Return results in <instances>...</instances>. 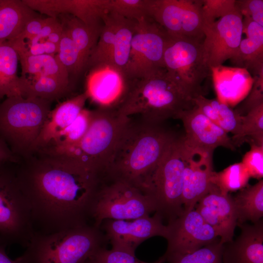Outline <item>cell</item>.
I'll list each match as a JSON object with an SVG mask.
<instances>
[{
	"mask_svg": "<svg viewBox=\"0 0 263 263\" xmlns=\"http://www.w3.org/2000/svg\"><path fill=\"white\" fill-rule=\"evenodd\" d=\"M203 41L169 37L164 54L168 73L195 97L203 95L201 84L210 75L203 57Z\"/></svg>",
	"mask_w": 263,
	"mask_h": 263,
	"instance_id": "obj_11",
	"label": "cell"
},
{
	"mask_svg": "<svg viewBox=\"0 0 263 263\" xmlns=\"http://www.w3.org/2000/svg\"><path fill=\"white\" fill-rule=\"evenodd\" d=\"M194 97L165 69L132 80L117 113L126 117L139 115L148 121L163 123L169 118L177 119L181 112L192 108Z\"/></svg>",
	"mask_w": 263,
	"mask_h": 263,
	"instance_id": "obj_3",
	"label": "cell"
},
{
	"mask_svg": "<svg viewBox=\"0 0 263 263\" xmlns=\"http://www.w3.org/2000/svg\"><path fill=\"white\" fill-rule=\"evenodd\" d=\"M185 0H150L149 18L170 38L183 37L182 25Z\"/></svg>",
	"mask_w": 263,
	"mask_h": 263,
	"instance_id": "obj_24",
	"label": "cell"
},
{
	"mask_svg": "<svg viewBox=\"0 0 263 263\" xmlns=\"http://www.w3.org/2000/svg\"><path fill=\"white\" fill-rule=\"evenodd\" d=\"M249 144L250 149L244 154L242 162L250 177L260 180L263 177V146Z\"/></svg>",
	"mask_w": 263,
	"mask_h": 263,
	"instance_id": "obj_43",
	"label": "cell"
},
{
	"mask_svg": "<svg viewBox=\"0 0 263 263\" xmlns=\"http://www.w3.org/2000/svg\"><path fill=\"white\" fill-rule=\"evenodd\" d=\"M250 178L242 162L230 165L219 172L213 171L210 181L221 192L228 194L247 186Z\"/></svg>",
	"mask_w": 263,
	"mask_h": 263,
	"instance_id": "obj_34",
	"label": "cell"
},
{
	"mask_svg": "<svg viewBox=\"0 0 263 263\" xmlns=\"http://www.w3.org/2000/svg\"><path fill=\"white\" fill-rule=\"evenodd\" d=\"M238 218L237 224L250 221L255 224L263 216V180L246 186L232 197Z\"/></svg>",
	"mask_w": 263,
	"mask_h": 263,
	"instance_id": "obj_29",
	"label": "cell"
},
{
	"mask_svg": "<svg viewBox=\"0 0 263 263\" xmlns=\"http://www.w3.org/2000/svg\"><path fill=\"white\" fill-rule=\"evenodd\" d=\"M136 22L117 15L115 39L106 63L124 71L129 57Z\"/></svg>",
	"mask_w": 263,
	"mask_h": 263,
	"instance_id": "obj_31",
	"label": "cell"
},
{
	"mask_svg": "<svg viewBox=\"0 0 263 263\" xmlns=\"http://www.w3.org/2000/svg\"><path fill=\"white\" fill-rule=\"evenodd\" d=\"M34 233L30 206L17 177L16 162H0V245L25 248Z\"/></svg>",
	"mask_w": 263,
	"mask_h": 263,
	"instance_id": "obj_8",
	"label": "cell"
},
{
	"mask_svg": "<svg viewBox=\"0 0 263 263\" xmlns=\"http://www.w3.org/2000/svg\"><path fill=\"white\" fill-rule=\"evenodd\" d=\"M63 32V25H61L54 32L51 33L47 38V40L53 43L58 46L59 42L61 40Z\"/></svg>",
	"mask_w": 263,
	"mask_h": 263,
	"instance_id": "obj_49",
	"label": "cell"
},
{
	"mask_svg": "<svg viewBox=\"0 0 263 263\" xmlns=\"http://www.w3.org/2000/svg\"><path fill=\"white\" fill-rule=\"evenodd\" d=\"M9 161L17 162L18 159L12 152L6 143L0 139V163Z\"/></svg>",
	"mask_w": 263,
	"mask_h": 263,
	"instance_id": "obj_48",
	"label": "cell"
},
{
	"mask_svg": "<svg viewBox=\"0 0 263 263\" xmlns=\"http://www.w3.org/2000/svg\"><path fill=\"white\" fill-rule=\"evenodd\" d=\"M19 61L16 50L6 41L0 43V100L4 96L20 95L17 75Z\"/></svg>",
	"mask_w": 263,
	"mask_h": 263,
	"instance_id": "obj_30",
	"label": "cell"
},
{
	"mask_svg": "<svg viewBox=\"0 0 263 263\" xmlns=\"http://www.w3.org/2000/svg\"><path fill=\"white\" fill-rule=\"evenodd\" d=\"M185 146L183 137L172 142L146 181L143 191L153 200L155 213L168 223L181 216Z\"/></svg>",
	"mask_w": 263,
	"mask_h": 263,
	"instance_id": "obj_7",
	"label": "cell"
},
{
	"mask_svg": "<svg viewBox=\"0 0 263 263\" xmlns=\"http://www.w3.org/2000/svg\"><path fill=\"white\" fill-rule=\"evenodd\" d=\"M230 60L237 67L249 70L254 76L258 75L263 72V41L247 38L242 39Z\"/></svg>",
	"mask_w": 263,
	"mask_h": 263,
	"instance_id": "obj_36",
	"label": "cell"
},
{
	"mask_svg": "<svg viewBox=\"0 0 263 263\" xmlns=\"http://www.w3.org/2000/svg\"><path fill=\"white\" fill-rule=\"evenodd\" d=\"M21 67V75L28 78L51 76L70 82V75L56 55L32 56L16 51Z\"/></svg>",
	"mask_w": 263,
	"mask_h": 263,
	"instance_id": "obj_25",
	"label": "cell"
},
{
	"mask_svg": "<svg viewBox=\"0 0 263 263\" xmlns=\"http://www.w3.org/2000/svg\"><path fill=\"white\" fill-rule=\"evenodd\" d=\"M62 24V35L56 56L66 69L69 75H77L85 70V67L69 31Z\"/></svg>",
	"mask_w": 263,
	"mask_h": 263,
	"instance_id": "obj_38",
	"label": "cell"
},
{
	"mask_svg": "<svg viewBox=\"0 0 263 263\" xmlns=\"http://www.w3.org/2000/svg\"><path fill=\"white\" fill-rule=\"evenodd\" d=\"M231 139L235 147L245 141L263 146V104L241 115L239 133Z\"/></svg>",
	"mask_w": 263,
	"mask_h": 263,
	"instance_id": "obj_35",
	"label": "cell"
},
{
	"mask_svg": "<svg viewBox=\"0 0 263 263\" xmlns=\"http://www.w3.org/2000/svg\"><path fill=\"white\" fill-rule=\"evenodd\" d=\"M150 0H109L108 12L138 21L149 18Z\"/></svg>",
	"mask_w": 263,
	"mask_h": 263,
	"instance_id": "obj_40",
	"label": "cell"
},
{
	"mask_svg": "<svg viewBox=\"0 0 263 263\" xmlns=\"http://www.w3.org/2000/svg\"><path fill=\"white\" fill-rule=\"evenodd\" d=\"M201 15L203 25L211 23L236 9L235 0H202Z\"/></svg>",
	"mask_w": 263,
	"mask_h": 263,
	"instance_id": "obj_41",
	"label": "cell"
},
{
	"mask_svg": "<svg viewBox=\"0 0 263 263\" xmlns=\"http://www.w3.org/2000/svg\"><path fill=\"white\" fill-rule=\"evenodd\" d=\"M185 146L182 199L185 212L192 210L209 190L213 172L210 152Z\"/></svg>",
	"mask_w": 263,
	"mask_h": 263,
	"instance_id": "obj_16",
	"label": "cell"
},
{
	"mask_svg": "<svg viewBox=\"0 0 263 263\" xmlns=\"http://www.w3.org/2000/svg\"><path fill=\"white\" fill-rule=\"evenodd\" d=\"M29 8L48 17L71 15L86 25L101 27L109 0H22Z\"/></svg>",
	"mask_w": 263,
	"mask_h": 263,
	"instance_id": "obj_19",
	"label": "cell"
},
{
	"mask_svg": "<svg viewBox=\"0 0 263 263\" xmlns=\"http://www.w3.org/2000/svg\"><path fill=\"white\" fill-rule=\"evenodd\" d=\"M235 7L243 17L250 18L263 26V0H236Z\"/></svg>",
	"mask_w": 263,
	"mask_h": 263,
	"instance_id": "obj_45",
	"label": "cell"
},
{
	"mask_svg": "<svg viewBox=\"0 0 263 263\" xmlns=\"http://www.w3.org/2000/svg\"><path fill=\"white\" fill-rule=\"evenodd\" d=\"M0 263H20L17 258L13 260L5 252V247L0 245Z\"/></svg>",
	"mask_w": 263,
	"mask_h": 263,
	"instance_id": "obj_51",
	"label": "cell"
},
{
	"mask_svg": "<svg viewBox=\"0 0 263 263\" xmlns=\"http://www.w3.org/2000/svg\"><path fill=\"white\" fill-rule=\"evenodd\" d=\"M168 246L164 256L193 252L220 238L194 208L168 223Z\"/></svg>",
	"mask_w": 263,
	"mask_h": 263,
	"instance_id": "obj_15",
	"label": "cell"
},
{
	"mask_svg": "<svg viewBox=\"0 0 263 263\" xmlns=\"http://www.w3.org/2000/svg\"><path fill=\"white\" fill-rule=\"evenodd\" d=\"M183 123L185 131V143L192 148L213 152L219 147L235 150L228 133L207 118L195 105L181 112L177 118Z\"/></svg>",
	"mask_w": 263,
	"mask_h": 263,
	"instance_id": "obj_17",
	"label": "cell"
},
{
	"mask_svg": "<svg viewBox=\"0 0 263 263\" xmlns=\"http://www.w3.org/2000/svg\"><path fill=\"white\" fill-rule=\"evenodd\" d=\"M96 263H165L163 256L153 263H147L137 259L135 254L111 248L102 247L91 257Z\"/></svg>",
	"mask_w": 263,
	"mask_h": 263,
	"instance_id": "obj_42",
	"label": "cell"
},
{
	"mask_svg": "<svg viewBox=\"0 0 263 263\" xmlns=\"http://www.w3.org/2000/svg\"><path fill=\"white\" fill-rule=\"evenodd\" d=\"M242 32L245 34L247 38L263 41V26L250 18L244 17L243 19Z\"/></svg>",
	"mask_w": 263,
	"mask_h": 263,
	"instance_id": "obj_47",
	"label": "cell"
},
{
	"mask_svg": "<svg viewBox=\"0 0 263 263\" xmlns=\"http://www.w3.org/2000/svg\"><path fill=\"white\" fill-rule=\"evenodd\" d=\"M194 209L210 225L224 244L232 241L238 218L233 198L214 185L197 203Z\"/></svg>",
	"mask_w": 263,
	"mask_h": 263,
	"instance_id": "obj_18",
	"label": "cell"
},
{
	"mask_svg": "<svg viewBox=\"0 0 263 263\" xmlns=\"http://www.w3.org/2000/svg\"><path fill=\"white\" fill-rule=\"evenodd\" d=\"M194 104L212 122L226 133L236 136L240 132L241 115L218 99L200 94L193 98Z\"/></svg>",
	"mask_w": 263,
	"mask_h": 263,
	"instance_id": "obj_26",
	"label": "cell"
},
{
	"mask_svg": "<svg viewBox=\"0 0 263 263\" xmlns=\"http://www.w3.org/2000/svg\"><path fill=\"white\" fill-rule=\"evenodd\" d=\"M43 46L45 54L52 56L56 55L58 51V46L46 39L44 42Z\"/></svg>",
	"mask_w": 263,
	"mask_h": 263,
	"instance_id": "obj_50",
	"label": "cell"
},
{
	"mask_svg": "<svg viewBox=\"0 0 263 263\" xmlns=\"http://www.w3.org/2000/svg\"><path fill=\"white\" fill-rule=\"evenodd\" d=\"M250 93L243 103L235 111L244 115L250 110L263 104V72L254 77Z\"/></svg>",
	"mask_w": 263,
	"mask_h": 263,
	"instance_id": "obj_44",
	"label": "cell"
},
{
	"mask_svg": "<svg viewBox=\"0 0 263 263\" xmlns=\"http://www.w3.org/2000/svg\"><path fill=\"white\" fill-rule=\"evenodd\" d=\"M69 89L70 82L54 77L19 76L20 94L25 97H38L52 102L64 96Z\"/></svg>",
	"mask_w": 263,
	"mask_h": 263,
	"instance_id": "obj_28",
	"label": "cell"
},
{
	"mask_svg": "<svg viewBox=\"0 0 263 263\" xmlns=\"http://www.w3.org/2000/svg\"><path fill=\"white\" fill-rule=\"evenodd\" d=\"M46 18H44L39 14L30 20L26 24L20 34L12 40L23 42L37 36L40 32L46 21Z\"/></svg>",
	"mask_w": 263,
	"mask_h": 263,
	"instance_id": "obj_46",
	"label": "cell"
},
{
	"mask_svg": "<svg viewBox=\"0 0 263 263\" xmlns=\"http://www.w3.org/2000/svg\"><path fill=\"white\" fill-rule=\"evenodd\" d=\"M58 18L69 31L86 69L89 57L96 45L102 26H88L68 14L61 15Z\"/></svg>",
	"mask_w": 263,
	"mask_h": 263,
	"instance_id": "obj_27",
	"label": "cell"
},
{
	"mask_svg": "<svg viewBox=\"0 0 263 263\" xmlns=\"http://www.w3.org/2000/svg\"><path fill=\"white\" fill-rule=\"evenodd\" d=\"M91 120V111L84 108L74 122L56 134L43 147L57 153H64L80 141L88 130Z\"/></svg>",
	"mask_w": 263,
	"mask_h": 263,
	"instance_id": "obj_32",
	"label": "cell"
},
{
	"mask_svg": "<svg viewBox=\"0 0 263 263\" xmlns=\"http://www.w3.org/2000/svg\"><path fill=\"white\" fill-rule=\"evenodd\" d=\"M169 37L149 18L136 21L128 62L124 69L132 81L166 69L164 54Z\"/></svg>",
	"mask_w": 263,
	"mask_h": 263,
	"instance_id": "obj_10",
	"label": "cell"
},
{
	"mask_svg": "<svg viewBox=\"0 0 263 263\" xmlns=\"http://www.w3.org/2000/svg\"><path fill=\"white\" fill-rule=\"evenodd\" d=\"M214 84L220 102L233 101L252 86L253 79L247 70L220 65L210 68Z\"/></svg>",
	"mask_w": 263,
	"mask_h": 263,
	"instance_id": "obj_22",
	"label": "cell"
},
{
	"mask_svg": "<svg viewBox=\"0 0 263 263\" xmlns=\"http://www.w3.org/2000/svg\"><path fill=\"white\" fill-rule=\"evenodd\" d=\"M155 211L153 200L142 190L124 181L105 177L95 193L90 221L99 228L106 219L134 220Z\"/></svg>",
	"mask_w": 263,
	"mask_h": 263,
	"instance_id": "obj_9",
	"label": "cell"
},
{
	"mask_svg": "<svg viewBox=\"0 0 263 263\" xmlns=\"http://www.w3.org/2000/svg\"><path fill=\"white\" fill-rule=\"evenodd\" d=\"M162 124L130 118L119 137L105 177L124 181L143 191L149 177L177 137Z\"/></svg>",
	"mask_w": 263,
	"mask_h": 263,
	"instance_id": "obj_2",
	"label": "cell"
},
{
	"mask_svg": "<svg viewBox=\"0 0 263 263\" xmlns=\"http://www.w3.org/2000/svg\"><path fill=\"white\" fill-rule=\"evenodd\" d=\"M83 263H96L92 258H90Z\"/></svg>",
	"mask_w": 263,
	"mask_h": 263,
	"instance_id": "obj_52",
	"label": "cell"
},
{
	"mask_svg": "<svg viewBox=\"0 0 263 263\" xmlns=\"http://www.w3.org/2000/svg\"><path fill=\"white\" fill-rule=\"evenodd\" d=\"M243 17L236 9L219 20L203 26L202 51L210 69L222 65L236 55L242 40Z\"/></svg>",
	"mask_w": 263,
	"mask_h": 263,
	"instance_id": "obj_12",
	"label": "cell"
},
{
	"mask_svg": "<svg viewBox=\"0 0 263 263\" xmlns=\"http://www.w3.org/2000/svg\"><path fill=\"white\" fill-rule=\"evenodd\" d=\"M16 172L35 233L91 224V207L100 181L75 158L38 148L19 158Z\"/></svg>",
	"mask_w": 263,
	"mask_h": 263,
	"instance_id": "obj_1",
	"label": "cell"
},
{
	"mask_svg": "<svg viewBox=\"0 0 263 263\" xmlns=\"http://www.w3.org/2000/svg\"><path fill=\"white\" fill-rule=\"evenodd\" d=\"M51 103L16 95L0 103V139L18 160L33 150L51 111Z\"/></svg>",
	"mask_w": 263,
	"mask_h": 263,
	"instance_id": "obj_5",
	"label": "cell"
},
{
	"mask_svg": "<svg viewBox=\"0 0 263 263\" xmlns=\"http://www.w3.org/2000/svg\"><path fill=\"white\" fill-rule=\"evenodd\" d=\"M220 238L193 252L163 256L167 263H223Z\"/></svg>",
	"mask_w": 263,
	"mask_h": 263,
	"instance_id": "obj_37",
	"label": "cell"
},
{
	"mask_svg": "<svg viewBox=\"0 0 263 263\" xmlns=\"http://www.w3.org/2000/svg\"><path fill=\"white\" fill-rule=\"evenodd\" d=\"M117 19V15L110 12L103 18L100 35L89 57L86 69L107 63L115 39Z\"/></svg>",
	"mask_w": 263,
	"mask_h": 263,
	"instance_id": "obj_33",
	"label": "cell"
},
{
	"mask_svg": "<svg viewBox=\"0 0 263 263\" xmlns=\"http://www.w3.org/2000/svg\"><path fill=\"white\" fill-rule=\"evenodd\" d=\"M132 83L122 70L109 63H103L90 69L85 92L99 109L117 112Z\"/></svg>",
	"mask_w": 263,
	"mask_h": 263,
	"instance_id": "obj_14",
	"label": "cell"
},
{
	"mask_svg": "<svg viewBox=\"0 0 263 263\" xmlns=\"http://www.w3.org/2000/svg\"><path fill=\"white\" fill-rule=\"evenodd\" d=\"M241 230L235 240L223 244V263H263V222L237 224Z\"/></svg>",
	"mask_w": 263,
	"mask_h": 263,
	"instance_id": "obj_20",
	"label": "cell"
},
{
	"mask_svg": "<svg viewBox=\"0 0 263 263\" xmlns=\"http://www.w3.org/2000/svg\"><path fill=\"white\" fill-rule=\"evenodd\" d=\"M38 15L22 0H0V43L17 38L26 24Z\"/></svg>",
	"mask_w": 263,
	"mask_h": 263,
	"instance_id": "obj_23",
	"label": "cell"
},
{
	"mask_svg": "<svg viewBox=\"0 0 263 263\" xmlns=\"http://www.w3.org/2000/svg\"><path fill=\"white\" fill-rule=\"evenodd\" d=\"M88 99L84 92L60 103L51 110L32 150L45 146L56 134L74 122Z\"/></svg>",
	"mask_w": 263,
	"mask_h": 263,
	"instance_id": "obj_21",
	"label": "cell"
},
{
	"mask_svg": "<svg viewBox=\"0 0 263 263\" xmlns=\"http://www.w3.org/2000/svg\"><path fill=\"white\" fill-rule=\"evenodd\" d=\"M202 4V0H185L182 25L183 37L203 40Z\"/></svg>",
	"mask_w": 263,
	"mask_h": 263,
	"instance_id": "obj_39",
	"label": "cell"
},
{
	"mask_svg": "<svg viewBox=\"0 0 263 263\" xmlns=\"http://www.w3.org/2000/svg\"><path fill=\"white\" fill-rule=\"evenodd\" d=\"M100 229L104 233L112 248L135 254L136 248L145 240L154 236L166 239L167 225L162 218L155 213L134 220L106 219L101 224Z\"/></svg>",
	"mask_w": 263,
	"mask_h": 263,
	"instance_id": "obj_13",
	"label": "cell"
},
{
	"mask_svg": "<svg viewBox=\"0 0 263 263\" xmlns=\"http://www.w3.org/2000/svg\"><path fill=\"white\" fill-rule=\"evenodd\" d=\"M130 118L116 111L99 108L91 111V122L82 139L62 154L75 158L101 180L106 175L119 137Z\"/></svg>",
	"mask_w": 263,
	"mask_h": 263,
	"instance_id": "obj_6",
	"label": "cell"
},
{
	"mask_svg": "<svg viewBox=\"0 0 263 263\" xmlns=\"http://www.w3.org/2000/svg\"><path fill=\"white\" fill-rule=\"evenodd\" d=\"M107 241L92 224L48 234L35 233L20 263H83L105 247Z\"/></svg>",
	"mask_w": 263,
	"mask_h": 263,
	"instance_id": "obj_4",
	"label": "cell"
}]
</instances>
